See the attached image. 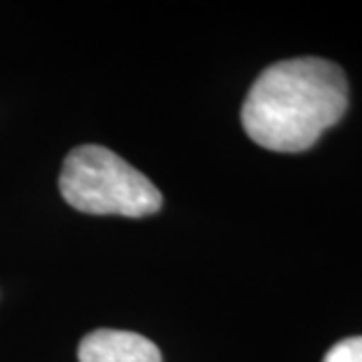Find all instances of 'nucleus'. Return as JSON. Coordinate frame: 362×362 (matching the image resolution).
<instances>
[{"label": "nucleus", "instance_id": "nucleus-1", "mask_svg": "<svg viewBox=\"0 0 362 362\" xmlns=\"http://www.w3.org/2000/svg\"><path fill=\"white\" fill-rule=\"evenodd\" d=\"M349 107L342 69L318 57L286 59L259 73L242 107V127L264 149L300 153Z\"/></svg>", "mask_w": 362, "mask_h": 362}, {"label": "nucleus", "instance_id": "nucleus-2", "mask_svg": "<svg viewBox=\"0 0 362 362\" xmlns=\"http://www.w3.org/2000/svg\"><path fill=\"white\" fill-rule=\"evenodd\" d=\"M59 189L69 206L93 216L143 218L163 204L139 169L101 145H81L65 157Z\"/></svg>", "mask_w": 362, "mask_h": 362}, {"label": "nucleus", "instance_id": "nucleus-3", "mask_svg": "<svg viewBox=\"0 0 362 362\" xmlns=\"http://www.w3.org/2000/svg\"><path fill=\"white\" fill-rule=\"evenodd\" d=\"M78 362H163L161 352L149 338L127 332L99 328L81 340Z\"/></svg>", "mask_w": 362, "mask_h": 362}, {"label": "nucleus", "instance_id": "nucleus-4", "mask_svg": "<svg viewBox=\"0 0 362 362\" xmlns=\"http://www.w3.org/2000/svg\"><path fill=\"white\" fill-rule=\"evenodd\" d=\"M322 362H362V337L340 340L326 352Z\"/></svg>", "mask_w": 362, "mask_h": 362}]
</instances>
